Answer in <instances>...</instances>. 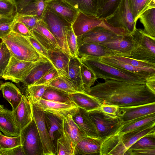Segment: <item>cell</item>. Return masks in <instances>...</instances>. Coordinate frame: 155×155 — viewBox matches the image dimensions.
I'll use <instances>...</instances> for the list:
<instances>
[{
	"label": "cell",
	"instance_id": "obj_1",
	"mask_svg": "<svg viewBox=\"0 0 155 155\" xmlns=\"http://www.w3.org/2000/svg\"><path fill=\"white\" fill-rule=\"evenodd\" d=\"M85 92L96 98L101 105L120 107L155 103V94L145 84L108 80L98 83Z\"/></svg>",
	"mask_w": 155,
	"mask_h": 155
},
{
	"label": "cell",
	"instance_id": "obj_2",
	"mask_svg": "<svg viewBox=\"0 0 155 155\" xmlns=\"http://www.w3.org/2000/svg\"><path fill=\"white\" fill-rule=\"evenodd\" d=\"M79 58L82 63L92 71L97 79L145 84L146 79L138 75L120 71L100 61L97 57L87 56Z\"/></svg>",
	"mask_w": 155,
	"mask_h": 155
},
{
	"label": "cell",
	"instance_id": "obj_3",
	"mask_svg": "<svg viewBox=\"0 0 155 155\" xmlns=\"http://www.w3.org/2000/svg\"><path fill=\"white\" fill-rule=\"evenodd\" d=\"M2 40L9 50L12 56L16 59L32 62L48 60L38 52L28 38L11 31Z\"/></svg>",
	"mask_w": 155,
	"mask_h": 155
},
{
	"label": "cell",
	"instance_id": "obj_4",
	"mask_svg": "<svg viewBox=\"0 0 155 155\" xmlns=\"http://www.w3.org/2000/svg\"><path fill=\"white\" fill-rule=\"evenodd\" d=\"M130 34L135 45L130 58L155 64V37L136 27Z\"/></svg>",
	"mask_w": 155,
	"mask_h": 155
},
{
	"label": "cell",
	"instance_id": "obj_5",
	"mask_svg": "<svg viewBox=\"0 0 155 155\" xmlns=\"http://www.w3.org/2000/svg\"><path fill=\"white\" fill-rule=\"evenodd\" d=\"M41 19L55 38L60 48L71 56L67 44L66 32L71 25L46 8Z\"/></svg>",
	"mask_w": 155,
	"mask_h": 155
},
{
	"label": "cell",
	"instance_id": "obj_6",
	"mask_svg": "<svg viewBox=\"0 0 155 155\" xmlns=\"http://www.w3.org/2000/svg\"><path fill=\"white\" fill-rule=\"evenodd\" d=\"M99 26L105 28L118 35H124L126 33L124 29L115 28L110 25L104 18L86 14L80 12H78L71 25L73 31L77 37Z\"/></svg>",
	"mask_w": 155,
	"mask_h": 155
},
{
	"label": "cell",
	"instance_id": "obj_7",
	"mask_svg": "<svg viewBox=\"0 0 155 155\" xmlns=\"http://www.w3.org/2000/svg\"><path fill=\"white\" fill-rule=\"evenodd\" d=\"M104 18L113 26L130 33L136 28V23L128 0H119L112 12Z\"/></svg>",
	"mask_w": 155,
	"mask_h": 155
},
{
	"label": "cell",
	"instance_id": "obj_8",
	"mask_svg": "<svg viewBox=\"0 0 155 155\" xmlns=\"http://www.w3.org/2000/svg\"><path fill=\"white\" fill-rule=\"evenodd\" d=\"M88 112L95 127L99 138L103 140L117 134L122 125V122L117 116L106 114L99 109Z\"/></svg>",
	"mask_w": 155,
	"mask_h": 155
},
{
	"label": "cell",
	"instance_id": "obj_9",
	"mask_svg": "<svg viewBox=\"0 0 155 155\" xmlns=\"http://www.w3.org/2000/svg\"><path fill=\"white\" fill-rule=\"evenodd\" d=\"M20 135L25 155H43L41 139L33 119L21 130Z\"/></svg>",
	"mask_w": 155,
	"mask_h": 155
},
{
	"label": "cell",
	"instance_id": "obj_10",
	"mask_svg": "<svg viewBox=\"0 0 155 155\" xmlns=\"http://www.w3.org/2000/svg\"><path fill=\"white\" fill-rule=\"evenodd\" d=\"M25 61L12 56L1 78L15 83L22 82L31 70L38 62Z\"/></svg>",
	"mask_w": 155,
	"mask_h": 155
},
{
	"label": "cell",
	"instance_id": "obj_11",
	"mask_svg": "<svg viewBox=\"0 0 155 155\" xmlns=\"http://www.w3.org/2000/svg\"><path fill=\"white\" fill-rule=\"evenodd\" d=\"M32 104L38 110L52 114L62 119L69 114L72 115L78 108L72 101L63 103L42 98Z\"/></svg>",
	"mask_w": 155,
	"mask_h": 155
},
{
	"label": "cell",
	"instance_id": "obj_12",
	"mask_svg": "<svg viewBox=\"0 0 155 155\" xmlns=\"http://www.w3.org/2000/svg\"><path fill=\"white\" fill-rule=\"evenodd\" d=\"M32 112L33 119L36 123L42 144L43 155H56V147L46 126L44 112L37 110L32 105Z\"/></svg>",
	"mask_w": 155,
	"mask_h": 155
},
{
	"label": "cell",
	"instance_id": "obj_13",
	"mask_svg": "<svg viewBox=\"0 0 155 155\" xmlns=\"http://www.w3.org/2000/svg\"><path fill=\"white\" fill-rule=\"evenodd\" d=\"M99 44L112 51L115 56L130 57L135 42L130 33L118 35L112 39Z\"/></svg>",
	"mask_w": 155,
	"mask_h": 155
},
{
	"label": "cell",
	"instance_id": "obj_14",
	"mask_svg": "<svg viewBox=\"0 0 155 155\" xmlns=\"http://www.w3.org/2000/svg\"><path fill=\"white\" fill-rule=\"evenodd\" d=\"M154 113H155V103L119 107L116 116L123 123H125Z\"/></svg>",
	"mask_w": 155,
	"mask_h": 155
},
{
	"label": "cell",
	"instance_id": "obj_15",
	"mask_svg": "<svg viewBox=\"0 0 155 155\" xmlns=\"http://www.w3.org/2000/svg\"><path fill=\"white\" fill-rule=\"evenodd\" d=\"M99 61L124 72L138 75L145 79L155 75V68H139L117 60L110 56L97 58Z\"/></svg>",
	"mask_w": 155,
	"mask_h": 155
},
{
	"label": "cell",
	"instance_id": "obj_16",
	"mask_svg": "<svg viewBox=\"0 0 155 155\" xmlns=\"http://www.w3.org/2000/svg\"><path fill=\"white\" fill-rule=\"evenodd\" d=\"M118 35L104 27H95L87 32L77 37L78 47L84 43L100 44L110 40Z\"/></svg>",
	"mask_w": 155,
	"mask_h": 155
},
{
	"label": "cell",
	"instance_id": "obj_17",
	"mask_svg": "<svg viewBox=\"0 0 155 155\" xmlns=\"http://www.w3.org/2000/svg\"><path fill=\"white\" fill-rule=\"evenodd\" d=\"M46 8L71 25L79 12L64 0H45Z\"/></svg>",
	"mask_w": 155,
	"mask_h": 155
},
{
	"label": "cell",
	"instance_id": "obj_18",
	"mask_svg": "<svg viewBox=\"0 0 155 155\" xmlns=\"http://www.w3.org/2000/svg\"><path fill=\"white\" fill-rule=\"evenodd\" d=\"M12 111L16 123L21 131L33 120L32 104L24 95H23L18 105Z\"/></svg>",
	"mask_w": 155,
	"mask_h": 155
},
{
	"label": "cell",
	"instance_id": "obj_19",
	"mask_svg": "<svg viewBox=\"0 0 155 155\" xmlns=\"http://www.w3.org/2000/svg\"><path fill=\"white\" fill-rule=\"evenodd\" d=\"M31 31L34 37L47 50L60 48L55 38L41 19Z\"/></svg>",
	"mask_w": 155,
	"mask_h": 155
},
{
	"label": "cell",
	"instance_id": "obj_20",
	"mask_svg": "<svg viewBox=\"0 0 155 155\" xmlns=\"http://www.w3.org/2000/svg\"><path fill=\"white\" fill-rule=\"evenodd\" d=\"M72 117L80 129L86 136L99 138L95 127L88 111L78 107L72 115Z\"/></svg>",
	"mask_w": 155,
	"mask_h": 155
},
{
	"label": "cell",
	"instance_id": "obj_21",
	"mask_svg": "<svg viewBox=\"0 0 155 155\" xmlns=\"http://www.w3.org/2000/svg\"><path fill=\"white\" fill-rule=\"evenodd\" d=\"M127 150L123 142L121 135L116 134L103 140L100 155H126Z\"/></svg>",
	"mask_w": 155,
	"mask_h": 155
},
{
	"label": "cell",
	"instance_id": "obj_22",
	"mask_svg": "<svg viewBox=\"0 0 155 155\" xmlns=\"http://www.w3.org/2000/svg\"><path fill=\"white\" fill-rule=\"evenodd\" d=\"M48 54L49 60L58 71L60 76L67 77L71 56L58 48L48 50Z\"/></svg>",
	"mask_w": 155,
	"mask_h": 155
},
{
	"label": "cell",
	"instance_id": "obj_23",
	"mask_svg": "<svg viewBox=\"0 0 155 155\" xmlns=\"http://www.w3.org/2000/svg\"><path fill=\"white\" fill-rule=\"evenodd\" d=\"M0 131L6 136L20 135L21 130L16 123L12 110L5 109L0 111Z\"/></svg>",
	"mask_w": 155,
	"mask_h": 155
},
{
	"label": "cell",
	"instance_id": "obj_24",
	"mask_svg": "<svg viewBox=\"0 0 155 155\" xmlns=\"http://www.w3.org/2000/svg\"><path fill=\"white\" fill-rule=\"evenodd\" d=\"M103 140L85 136L76 145V155L100 154L101 146Z\"/></svg>",
	"mask_w": 155,
	"mask_h": 155
},
{
	"label": "cell",
	"instance_id": "obj_25",
	"mask_svg": "<svg viewBox=\"0 0 155 155\" xmlns=\"http://www.w3.org/2000/svg\"><path fill=\"white\" fill-rule=\"evenodd\" d=\"M69 97L71 101L78 107L87 111L99 109L101 105L96 98L85 92L70 94Z\"/></svg>",
	"mask_w": 155,
	"mask_h": 155
},
{
	"label": "cell",
	"instance_id": "obj_26",
	"mask_svg": "<svg viewBox=\"0 0 155 155\" xmlns=\"http://www.w3.org/2000/svg\"><path fill=\"white\" fill-rule=\"evenodd\" d=\"M115 55L114 53L99 44L84 43L78 47V57L89 56L101 58Z\"/></svg>",
	"mask_w": 155,
	"mask_h": 155
},
{
	"label": "cell",
	"instance_id": "obj_27",
	"mask_svg": "<svg viewBox=\"0 0 155 155\" xmlns=\"http://www.w3.org/2000/svg\"><path fill=\"white\" fill-rule=\"evenodd\" d=\"M155 122H152L121 135L123 142L127 149L144 136L155 133Z\"/></svg>",
	"mask_w": 155,
	"mask_h": 155
},
{
	"label": "cell",
	"instance_id": "obj_28",
	"mask_svg": "<svg viewBox=\"0 0 155 155\" xmlns=\"http://www.w3.org/2000/svg\"><path fill=\"white\" fill-rule=\"evenodd\" d=\"M54 68L52 63L48 60L39 61L31 70L22 83L25 88L33 85L43 76Z\"/></svg>",
	"mask_w": 155,
	"mask_h": 155
},
{
	"label": "cell",
	"instance_id": "obj_29",
	"mask_svg": "<svg viewBox=\"0 0 155 155\" xmlns=\"http://www.w3.org/2000/svg\"><path fill=\"white\" fill-rule=\"evenodd\" d=\"M44 116L48 132L56 147L57 140L63 132V119L46 112H44Z\"/></svg>",
	"mask_w": 155,
	"mask_h": 155
},
{
	"label": "cell",
	"instance_id": "obj_30",
	"mask_svg": "<svg viewBox=\"0 0 155 155\" xmlns=\"http://www.w3.org/2000/svg\"><path fill=\"white\" fill-rule=\"evenodd\" d=\"M0 90L3 97L11 104L12 110L16 108L20 103L23 95L19 89L12 83L7 82L0 84Z\"/></svg>",
	"mask_w": 155,
	"mask_h": 155
},
{
	"label": "cell",
	"instance_id": "obj_31",
	"mask_svg": "<svg viewBox=\"0 0 155 155\" xmlns=\"http://www.w3.org/2000/svg\"><path fill=\"white\" fill-rule=\"evenodd\" d=\"M63 128L75 147L84 137L86 136L81 131L73 120L71 114L68 115L63 119Z\"/></svg>",
	"mask_w": 155,
	"mask_h": 155
},
{
	"label": "cell",
	"instance_id": "obj_32",
	"mask_svg": "<svg viewBox=\"0 0 155 155\" xmlns=\"http://www.w3.org/2000/svg\"><path fill=\"white\" fill-rule=\"evenodd\" d=\"M45 85L69 94L84 92L64 76H60Z\"/></svg>",
	"mask_w": 155,
	"mask_h": 155
},
{
	"label": "cell",
	"instance_id": "obj_33",
	"mask_svg": "<svg viewBox=\"0 0 155 155\" xmlns=\"http://www.w3.org/2000/svg\"><path fill=\"white\" fill-rule=\"evenodd\" d=\"M81 62L79 57L71 56L69 63L67 77L74 84L85 92L81 78Z\"/></svg>",
	"mask_w": 155,
	"mask_h": 155
},
{
	"label": "cell",
	"instance_id": "obj_34",
	"mask_svg": "<svg viewBox=\"0 0 155 155\" xmlns=\"http://www.w3.org/2000/svg\"><path fill=\"white\" fill-rule=\"evenodd\" d=\"M79 12L86 14L97 16V0H64Z\"/></svg>",
	"mask_w": 155,
	"mask_h": 155
},
{
	"label": "cell",
	"instance_id": "obj_35",
	"mask_svg": "<svg viewBox=\"0 0 155 155\" xmlns=\"http://www.w3.org/2000/svg\"><path fill=\"white\" fill-rule=\"evenodd\" d=\"M155 122V113L135 119L122 125L117 134L121 135L147 124Z\"/></svg>",
	"mask_w": 155,
	"mask_h": 155
},
{
	"label": "cell",
	"instance_id": "obj_36",
	"mask_svg": "<svg viewBox=\"0 0 155 155\" xmlns=\"http://www.w3.org/2000/svg\"><path fill=\"white\" fill-rule=\"evenodd\" d=\"M56 148V155H76L75 146L64 130L57 140Z\"/></svg>",
	"mask_w": 155,
	"mask_h": 155
},
{
	"label": "cell",
	"instance_id": "obj_37",
	"mask_svg": "<svg viewBox=\"0 0 155 155\" xmlns=\"http://www.w3.org/2000/svg\"><path fill=\"white\" fill-rule=\"evenodd\" d=\"M138 19L143 26L144 31L155 37V7L145 11L139 16Z\"/></svg>",
	"mask_w": 155,
	"mask_h": 155
},
{
	"label": "cell",
	"instance_id": "obj_38",
	"mask_svg": "<svg viewBox=\"0 0 155 155\" xmlns=\"http://www.w3.org/2000/svg\"><path fill=\"white\" fill-rule=\"evenodd\" d=\"M137 23L139 16L147 9L155 7V0H128Z\"/></svg>",
	"mask_w": 155,
	"mask_h": 155
},
{
	"label": "cell",
	"instance_id": "obj_39",
	"mask_svg": "<svg viewBox=\"0 0 155 155\" xmlns=\"http://www.w3.org/2000/svg\"><path fill=\"white\" fill-rule=\"evenodd\" d=\"M70 94L55 88L48 86L41 98L61 102L71 101Z\"/></svg>",
	"mask_w": 155,
	"mask_h": 155
},
{
	"label": "cell",
	"instance_id": "obj_40",
	"mask_svg": "<svg viewBox=\"0 0 155 155\" xmlns=\"http://www.w3.org/2000/svg\"><path fill=\"white\" fill-rule=\"evenodd\" d=\"M45 0H38L26 6L18 13L25 15L36 16L41 19L46 8Z\"/></svg>",
	"mask_w": 155,
	"mask_h": 155
},
{
	"label": "cell",
	"instance_id": "obj_41",
	"mask_svg": "<svg viewBox=\"0 0 155 155\" xmlns=\"http://www.w3.org/2000/svg\"><path fill=\"white\" fill-rule=\"evenodd\" d=\"M81 72L82 84L85 92L88 91L97 79L92 71L81 62Z\"/></svg>",
	"mask_w": 155,
	"mask_h": 155
},
{
	"label": "cell",
	"instance_id": "obj_42",
	"mask_svg": "<svg viewBox=\"0 0 155 155\" xmlns=\"http://www.w3.org/2000/svg\"><path fill=\"white\" fill-rule=\"evenodd\" d=\"M47 87L45 84L28 86L25 88V95L32 104L35 103L41 99Z\"/></svg>",
	"mask_w": 155,
	"mask_h": 155
},
{
	"label": "cell",
	"instance_id": "obj_43",
	"mask_svg": "<svg viewBox=\"0 0 155 155\" xmlns=\"http://www.w3.org/2000/svg\"><path fill=\"white\" fill-rule=\"evenodd\" d=\"M17 13L13 0H0V15L3 17L14 19Z\"/></svg>",
	"mask_w": 155,
	"mask_h": 155
},
{
	"label": "cell",
	"instance_id": "obj_44",
	"mask_svg": "<svg viewBox=\"0 0 155 155\" xmlns=\"http://www.w3.org/2000/svg\"><path fill=\"white\" fill-rule=\"evenodd\" d=\"M155 148V133L146 135L140 138L128 149L136 150Z\"/></svg>",
	"mask_w": 155,
	"mask_h": 155
},
{
	"label": "cell",
	"instance_id": "obj_45",
	"mask_svg": "<svg viewBox=\"0 0 155 155\" xmlns=\"http://www.w3.org/2000/svg\"><path fill=\"white\" fill-rule=\"evenodd\" d=\"M66 39L71 56L78 57V47L77 41V37L74 34L71 26L67 30Z\"/></svg>",
	"mask_w": 155,
	"mask_h": 155
},
{
	"label": "cell",
	"instance_id": "obj_46",
	"mask_svg": "<svg viewBox=\"0 0 155 155\" xmlns=\"http://www.w3.org/2000/svg\"><path fill=\"white\" fill-rule=\"evenodd\" d=\"M0 48V78L3 74L10 60L11 53L5 43L2 41Z\"/></svg>",
	"mask_w": 155,
	"mask_h": 155
},
{
	"label": "cell",
	"instance_id": "obj_47",
	"mask_svg": "<svg viewBox=\"0 0 155 155\" xmlns=\"http://www.w3.org/2000/svg\"><path fill=\"white\" fill-rule=\"evenodd\" d=\"M21 145L20 135L15 137L6 136L2 134L0 135L1 149L12 148Z\"/></svg>",
	"mask_w": 155,
	"mask_h": 155
},
{
	"label": "cell",
	"instance_id": "obj_48",
	"mask_svg": "<svg viewBox=\"0 0 155 155\" xmlns=\"http://www.w3.org/2000/svg\"><path fill=\"white\" fill-rule=\"evenodd\" d=\"M110 56L117 60L128 64L135 67L155 68V64L137 60L130 57L115 55Z\"/></svg>",
	"mask_w": 155,
	"mask_h": 155
},
{
	"label": "cell",
	"instance_id": "obj_49",
	"mask_svg": "<svg viewBox=\"0 0 155 155\" xmlns=\"http://www.w3.org/2000/svg\"><path fill=\"white\" fill-rule=\"evenodd\" d=\"M15 21V18H0V39L4 38L10 33Z\"/></svg>",
	"mask_w": 155,
	"mask_h": 155
},
{
	"label": "cell",
	"instance_id": "obj_50",
	"mask_svg": "<svg viewBox=\"0 0 155 155\" xmlns=\"http://www.w3.org/2000/svg\"><path fill=\"white\" fill-rule=\"evenodd\" d=\"M15 19V21L24 24L30 30L35 27L41 19L36 16L22 15L18 13Z\"/></svg>",
	"mask_w": 155,
	"mask_h": 155
},
{
	"label": "cell",
	"instance_id": "obj_51",
	"mask_svg": "<svg viewBox=\"0 0 155 155\" xmlns=\"http://www.w3.org/2000/svg\"><path fill=\"white\" fill-rule=\"evenodd\" d=\"M12 31L27 38L34 37L31 30L24 24L15 21Z\"/></svg>",
	"mask_w": 155,
	"mask_h": 155
},
{
	"label": "cell",
	"instance_id": "obj_52",
	"mask_svg": "<svg viewBox=\"0 0 155 155\" xmlns=\"http://www.w3.org/2000/svg\"><path fill=\"white\" fill-rule=\"evenodd\" d=\"M59 76L60 75L58 71L54 68L46 73L33 85L46 84Z\"/></svg>",
	"mask_w": 155,
	"mask_h": 155
},
{
	"label": "cell",
	"instance_id": "obj_53",
	"mask_svg": "<svg viewBox=\"0 0 155 155\" xmlns=\"http://www.w3.org/2000/svg\"><path fill=\"white\" fill-rule=\"evenodd\" d=\"M119 0H108L99 12L97 16L104 18L113 11Z\"/></svg>",
	"mask_w": 155,
	"mask_h": 155
},
{
	"label": "cell",
	"instance_id": "obj_54",
	"mask_svg": "<svg viewBox=\"0 0 155 155\" xmlns=\"http://www.w3.org/2000/svg\"><path fill=\"white\" fill-rule=\"evenodd\" d=\"M28 38L31 45L38 52L46 59L50 61L48 58V50L34 37H30Z\"/></svg>",
	"mask_w": 155,
	"mask_h": 155
},
{
	"label": "cell",
	"instance_id": "obj_55",
	"mask_svg": "<svg viewBox=\"0 0 155 155\" xmlns=\"http://www.w3.org/2000/svg\"><path fill=\"white\" fill-rule=\"evenodd\" d=\"M0 155H25L21 145L9 149L0 150Z\"/></svg>",
	"mask_w": 155,
	"mask_h": 155
},
{
	"label": "cell",
	"instance_id": "obj_56",
	"mask_svg": "<svg viewBox=\"0 0 155 155\" xmlns=\"http://www.w3.org/2000/svg\"><path fill=\"white\" fill-rule=\"evenodd\" d=\"M119 107L116 105L101 104L99 109L103 113L108 115L115 117Z\"/></svg>",
	"mask_w": 155,
	"mask_h": 155
},
{
	"label": "cell",
	"instance_id": "obj_57",
	"mask_svg": "<svg viewBox=\"0 0 155 155\" xmlns=\"http://www.w3.org/2000/svg\"><path fill=\"white\" fill-rule=\"evenodd\" d=\"M128 150L129 155H155V148Z\"/></svg>",
	"mask_w": 155,
	"mask_h": 155
},
{
	"label": "cell",
	"instance_id": "obj_58",
	"mask_svg": "<svg viewBox=\"0 0 155 155\" xmlns=\"http://www.w3.org/2000/svg\"><path fill=\"white\" fill-rule=\"evenodd\" d=\"M16 7L18 13L30 3L38 0H13Z\"/></svg>",
	"mask_w": 155,
	"mask_h": 155
},
{
	"label": "cell",
	"instance_id": "obj_59",
	"mask_svg": "<svg viewBox=\"0 0 155 155\" xmlns=\"http://www.w3.org/2000/svg\"><path fill=\"white\" fill-rule=\"evenodd\" d=\"M145 84L149 89L155 94V75L147 78Z\"/></svg>",
	"mask_w": 155,
	"mask_h": 155
},
{
	"label": "cell",
	"instance_id": "obj_60",
	"mask_svg": "<svg viewBox=\"0 0 155 155\" xmlns=\"http://www.w3.org/2000/svg\"><path fill=\"white\" fill-rule=\"evenodd\" d=\"M107 0H97L98 9V14L102 8L105 3Z\"/></svg>",
	"mask_w": 155,
	"mask_h": 155
},
{
	"label": "cell",
	"instance_id": "obj_61",
	"mask_svg": "<svg viewBox=\"0 0 155 155\" xmlns=\"http://www.w3.org/2000/svg\"><path fill=\"white\" fill-rule=\"evenodd\" d=\"M5 109L4 106L0 104V111L4 110Z\"/></svg>",
	"mask_w": 155,
	"mask_h": 155
},
{
	"label": "cell",
	"instance_id": "obj_62",
	"mask_svg": "<svg viewBox=\"0 0 155 155\" xmlns=\"http://www.w3.org/2000/svg\"><path fill=\"white\" fill-rule=\"evenodd\" d=\"M1 44H2V42L0 43V48L1 47Z\"/></svg>",
	"mask_w": 155,
	"mask_h": 155
},
{
	"label": "cell",
	"instance_id": "obj_63",
	"mask_svg": "<svg viewBox=\"0 0 155 155\" xmlns=\"http://www.w3.org/2000/svg\"><path fill=\"white\" fill-rule=\"evenodd\" d=\"M3 17L2 15H0V18Z\"/></svg>",
	"mask_w": 155,
	"mask_h": 155
},
{
	"label": "cell",
	"instance_id": "obj_64",
	"mask_svg": "<svg viewBox=\"0 0 155 155\" xmlns=\"http://www.w3.org/2000/svg\"><path fill=\"white\" fill-rule=\"evenodd\" d=\"M2 134V133H1V132L0 131V135H1V134ZM1 149V147H0V150Z\"/></svg>",
	"mask_w": 155,
	"mask_h": 155
}]
</instances>
